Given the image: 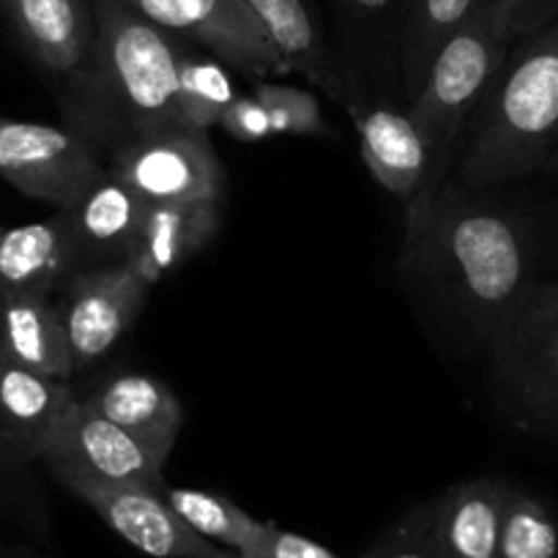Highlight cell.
Listing matches in <instances>:
<instances>
[{
	"label": "cell",
	"mask_w": 558,
	"mask_h": 558,
	"mask_svg": "<svg viewBox=\"0 0 558 558\" xmlns=\"http://www.w3.org/2000/svg\"><path fill=\"white\" fill-rule=\"evenodd\" d=\"M0 14L28 56L61 77L77 72L94 45V0H0Z\"/></svg>",
	"instance_id": "16"
},
{
	"label": "cell",
	"mask_w": 558,
	"mask_h": 558,
	"mask_svg": "<svg viewBox=\"0 0 558 558\" xmlns=\"http://www.w3.org/2000/svg\"><path fill=\"white\" fill-rule=\"evenodd\" d=\"M0 558H47L39 550H31V547L20 545H0Z\"/></svg>",
	"instance_id": "33"
},
{
	"label": "cell",
	"mask_w": 558,
	"mask_h": 558,
	"mask_svg": "<svg viewBox=\"0 0 558 558\" xmlns=\"http://www.w3.org/2000/svg\"><path fill=\"white\" fill-rule=\"evenodd\" d=\"M219 222H222V201L146 206L129 266L148 286H157L159 279L179 271L214 239Z\"/></svg>",
	"instance_id": "19"
},
{
	"label": "cell",
	"mask_w": 558,
	"mask_h": 558,
	"mask_svg": "<svg viewBox=\"0 0 558 558\" xmlns=\"http://www.w3.org/2000/svg\"><path fill=\"white\" fill-rule=\"evenodd\" d=\"M105 173L99 148L74 129L0 118V179L20 195L69 211Z\"/></svg>",
	"instance_id": "6"
},
{
	"label": "cell",
	"mask_w": 558,
	"mask_h": 558,
	"mask_svg": "<svg viewBox=\"0 0 558 558\" xmlns=\"http://www.w3.org/2000/svg\"><path fill=\"white\" fill-rule=\"evenodd\" d=\"M235 96L239 90H235L228 66L211 52L203 56L186 45L179 61L181 123L195 132H208V129L219 126V118L233 105Z\"/></svg>",
	"instance_id": "25"
},
{
	"label": "cell",
	"mask_w": 558,
	"mask_h": 558,
	"mask_svg": "<svg viewBox=\"0 0 558 558\" xmlns=\"http://www.w3.org/2000/svg\"><path fill=\"white\" fill-rule=\"evenodd\" d=\"M129 9L184 41L206 47L241 74L271 80L291 74L244 0H121Z\"/></svg>",
	"instance_id": "9"
},
{
	"label": "cell",
	"mask_w": 558,
	"mask_h": 558,
	"mask_svg": "<svg viewBox=\"0 0 558 558\" xmlns=\"http://www.w3.org/2000/svg\"><path fill=\"white\" fill-rule=\"evenodd\" d=\"M476 7L501 12L518 41L550 28L558 20V0H480Z\"/></svg>",
	"instance_id": "30"
},
{
	"label": "cell",
	"mask_w": 558,
	"mask_h": 558,
	"mask_svg": "<svg viewBox=\"0 0 558 558\" xmlns=\"http://www.w3.org/2000/svg\"><path fill=\"white\" fill-rule=\"evenodd\" d=\"M480 0H405L400 20V77L405 101L425 85L441 47L463 28Z\"/></svg>",
	"instance_id": "23"
},
{
	"label": "cell",
	"mask_w": 558,
	"mask_h": 558,
	"mask_svg": "<svg viewBox=\"0 0 558 558\" xmlns=\"http://www.w3.org/2000/svg\"><path fill=\"white\" fill-rule=\"evenodd\" d=\"M260 28L277 47L288 69L313 85H320L331 99L348 105L345 77H342L337 52L326 45L307 0H244Z\"/></svg>",
	"instance_id": "21"
},
{
	"label": "cell",
	"mask_w": 558,
	"mask_h": 558,
	"mask_svg": "<svg viewBox=\"0 0 558 558\" xmlns=\"http://www.w3.org/2000/svg\"><path fill=\"white\" fill-rule=\"evenodd\" d=\"M219 129L230 134L239 143H260V140L271 137V118H268L266 107L255 99V96H235L233 105L222 112L219 118Z\"/></svg>",
	"instance_id": "31"
},
{
	"label": "cell",
	"mask_w": 558,
	"mask_h": 558,
	"mask_svg": "<svg viewBox=\"0 0 558 558\" xmlns=\"http://www.w3.org/2000/svg\"><path fill=\"white\" fill-rule=\"evenodd\" d=\"M359 132L362 159L373 179L397 201L413 206L427 184L430 154L408 107L389 101H359L348 107Z\"/></svg>",
	"instance_id": "14"
},
{
	"label": "cell",
	"mask_w": 558,
	"mask_h": 558,
	"mask_svg": "<svg viewBox=\"0 0 558 558\" xmlns=\"http://www.w3.org/2000/svg\"><path fill=\"white\" fill-rule=\"evenodd\" d=\"M496 411L523 436L558 441V279H542L487 345Z\"/></svg>",
	"instance_id": "5"
},
{
	"label": "cell",
	"mask_w": 558,
	"mask_h": 558,
	"mask_svg": "<svg viewBox=\"0 0 558 558\" xmlns=\"http://www.w3.org/2000/svg\"><path fill=\"white\" fill-rule=\"evenodd\" d=\"M534 222L498 190L447 184L405 222L397 277L418 318L454 353L487 351L539 277Z\"/></svg>",
	"instance_id": "1"
},
{
	"label": "cell",
	"mask_w": 558,
	"mask_h": 558,
	"mask_svg": "<svg viewBox=\"0 0 558 558\" xmlns=\"http://www.w3.org/2000/svg\"><path fill=\"white\" fill-rule=\"evenodd\" d=\"M547 170H550V175H553V179L558 181V151L553 154V159H550V162H547Z\"/></svg>",
	"instance_id": "34"
},
{
	"label": "cell",
	"mask_w": 558,
	"mask_h": 558,
	"mask_svg": "<svg viewBox=\"0 0 558 558\" xmlns=\"http://www.w3.org/2000/svg\"><path fill=\"white\" fill-rule=\"evenodd\" d=\"M241 558H340L335 550H329L320 542L310 539V536L296 534V531L279 529L277 523L268 520L266 534L255 542Z\"/></svg>",
	"instance_id": "29"
},
{
	"label": "cell",
	"mask_w": 558,
	"mask_h": 558,
	"mask_svg": "<svg viewBox=\"0 0 558 558\" xmlns=\"http://www.w3.org/2000/svg\"><path fill=\"white\" fill-rule=\"evenodd\" d=\"M63 487L94 509L112 534L151 558H241L190 529L157 490L96 482H69Z\"/></svg>",
	"instance_id": "11"
},
{
	"label": "cell",
	"mask_w": 558,
	"mask_h": 558,
	"mask_svg": "<svg viewBox=\"0 0 558 558\" xmlns=\"http://www.w3.org/2000/svg\"><path fill=\"white\" fill-rule=\"evenodd\" d=\"M105 162L146 206L225 201V165L208 132L175 129L137 140L112 151Z\"/></svg>",
	"instance_id": "8"
},
{
	"label": "cell",
	"mask_w": 558,
	"mask_h": 558,
	"mask_svg": "<svg viewBox=\"0 0 558 558\" xmlns=\"http://www.w3.org/2000/svg\"><path fill=\"white\" fill-rule=\"evenodd\" d=\"M25 463L17 452L0 436V512H20L28 507L25 498Z\"/></svg>",
	"instance_id": "32"
},
{
	"label": "cell",
	"mask_w": 558,
	"mask_h": 558,
	"mask_svg": "<svg viewBox=\"0 0 558 558\" xmlns=\"http://www.w3.org/2000/svg\"><path fill=\"white\" fill-rule=\"evenodd\" d=\"M359 558H441L430 525V504L397 520L369 550Z\"/></svg>",
	"instance_id": "28"
},
{
	"label": "cell",
	"mask_w": 558,
	"mask_h": 558,
	"mask_svg": "<svg viewBox=\"0 0 558 558\" xmlns=\"http://www.w3.org/2000/svg\"><path fill=\"white\" fill-rule=\"evenodd\" d=\"M39 463L56 482H96V485H134L162 493L165 463L151 447L77 397L58 430L41 452Z\"/></svg>",
	"instance_id": "7"
},
{
	"label": "cell",
	"mask_w": 558,
	"mask_h": 558,
	"mask_svg": "<svg viewBox=\"0 0 558 558\" xmlns=\"http://www.w3.org/2000/svg\"><path fill=\"white\" fill-rule=\"evenodd\" d=\"M514 45L518 39L507 17L496 9L476 7L463 28L441 47L425 85L408 101V116L430 154V173L418 201L405 208V222L422 217L452 181L465 132Z\"/></svg>",
	"instance_id": "4"
},
{
	"label": "cell",
	"mask_w": 558,
	"mask_h": 558,
	"mask_svg": "<svg viewBox=\"0 0 558 558\" xmlns=\"http://www.w3.org/2000/svg\"><path fill=\"white\" fill-rule=\"evenodd\" d=\"M72 274L63 211L41 222L0 230V293L56 296Z\"/></svg>",
	"instance_id": "20"
},
{
	"label": "cell",
	"mask_w": 558,
	"mask_h": 558,
	"mask_svg": "<svg viewBox=\"0 0 558 558\" xmlns=\"http://www.w3.org/2000/svg\"><path fill=\"white\" fill-rule=\"evenodd\" d=\"M498 558H558V520L520 487H509L498 529Z\"/></svg>",
	"instance_id": "26"
},
{
	"label": "cell",
	"mask_w": 558,
	"mask_h": 558,
	"mask_svg": "<svg viewBox=\"0 0 558 558\" xmlns=\"http://www.w3.org/2000/svg\"><path fill=\"white\" fill-rule=\"evenodd\" d=\"M0 348L50 378L69 380L77 373L56 296L0 293Z\"/></svg>",
	"instance_id": "22"
},
{
	"label": "cell",
	"mask_w": 558,
	"mask_h": 558,
	"mask_svg": "<svg viewBox=\"0 0 558 558\" xmlns=\"http://www.w3.org/2000/svg\"><path fill=\"white\" fill-rule=\"evenodd\" d=\"M0 230H3V228H0Z\"/></svg>",
	"instance_id": "35"
},
{
	"label": "cell",
	"mask_w": 558,
	"mask_h": 558,
	"mask_svg": "<svg viewBox=\"0 0 558 558\" xmlns=\"http://www.w3.org/2000/svg\"><path fill=\"white\" fill-rule=\"evenodd\" d=\"M558 151V20L518 41L476 110L449 184L501 190Z\"/></svg>",
	"instance_id": "3"
},
{
	"label": "cell",
	"mask_w": 558,
	"mask_h": 558,
	"mask_svg": "<svg viewBox=\"0 0 558 558\" xmlns=\"http://www.w3.org/2000/svg\"><path fill=\"white\" fill-rule=\"evenodd\" d=\"M402 3L405 0H335L345 107L359 101L408 107L400 77Z\"/></svg>",
	"instance_id": "12"
},
{
	"label": "cell",
	"mask_w": 558,
	"mask_h": 558,
	"mask_svg": "<svg viewBox=\"0 0 558 558\" xmlns=\"http://www.w3.org/2000/svg\"><path fill=\"white\" fill-rule=\"evenodd\" d=\"M77 397L69 380L36 373L0 348V436L25 463L41 458Z\"/></svg>",
	"instance_id": "15"
},
{
	"label": "cell",
	"mask_w": 558,
	"mask_h": 558,
	"mask_svg": "<svg viewBox=\"0 0 558 558\" xmlns=\"http://www.w3.org/2000/svg\"><path fill=\"white\" fill-rule=\"evenodd\" d=\"M252 96L266 107L271 118L274 134H326V118L320 112V101L310 90L293 88L286 83H271V80H257Z\"/></svg>",
	"instance_id": "27"
},
{
	"label": "cell",
	"mask_w": 558,
	"mask_h": 558,
	"mask_svg": "<svg viewBox=\"0 0 558 558\" xmlns=\"http://www.w3.org/2000/svg\"><path fill=\"white\" fill-rule=\"evenodd\" d=\"M88 58L66 77V126L110 157L123 146L186 129L179 116V61L186 41L121 0H94Z\"/></svg>",
	"instance_id": "2"
},
{
	"label": "cell",
	"mask_w": 558,
	"mask_h": 558,
	"mask_svg": "<svg viewBox=\"0 0 558 558\" xmlns=\"http://www.w3.org/2000/svg\"><path fill=\"white\" fill-rule=\"evenodd\" d=\"M509 487L496 476H482L452 485L430 504L441 558H498V529Z\"/></svg>",
	"instance_id": "18"
},
{
	"label": "cell",
	"mask_w": 558,
	"mask_h": 558,
	"mask_svg": "<svg viewBox=\"0 0 558 558\" xmlns=\"http://www.w3.org/2000/svg\"><path fill=\"white\" fill-rule=\"evenodd\" d=\"M151 286L132 266L77 271L56 293L77 373L96 367L123 337L148 302Z\"/></svg>",
	"instance_id": "10"
},
{
	"label": "cell",
	"mask_w": 558,
	"mask_h": 558,
	"mask_svg": "<svg viewBox=\"0 0 558 558\" xmlns=\"http://www.w3.org/2000/svg\"><path fill=\"white\" fill-rule=\"evenodd\" d=\"M162 496L190 529L239 556L266 534L268 520L252 518L239 504L228 501L219 493L195 490V487H165Z\"/></svg>",
	"instance_id": "24"
},
{
	"label": "cell",
	"mask_w": 558,
	"mask_h": 558,
	"mask_svg": "<svg viewBox=\"0 0 558 558\" xmlns=\"http://www.w3.org/2000/svg\"><path fill=\"white\" fill-rule=\"evenodd\" d=\"M143 214L146 203L107 170L69 211H63L74 274L126 266L137 244Z\"/></svg>",
	"instance_id": "13"
},
{
	"label": "cell",
	"mask_w": 558,
	"mask_h": 558,
	"mask_svg": "<svg viewBox=\"0 0 558 558\" xmlns=\"http://www.w3.org/2000/svg\"><path fill=\"white\" fill-rule=\"evenodd\" d=\"M85 402L151 447L159 458L173 454L184 425V405L165 380L146 373H116L101 380Z\"/></svg>",
	"instance_id": "17"
}]
</instances>
